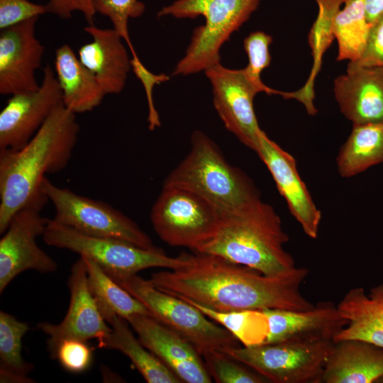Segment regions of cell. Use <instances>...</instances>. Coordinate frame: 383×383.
I'll return each instance as SVG.
<instances>
[{
    "instance_id": "37",
    "label": "cell",
    "mask_w": 383,
    "mask_h": 383,
    "mask_svg": "<svg viewBox=\"0 0 383 383\" xmlns=\"http://www.w3.org/2000/svg\"><path fill=\"white\" fill-rule=\"evenodd\" d=\"M350 63L383 67V15L371 24L367 42L360 60Z\"/></svg>"
},
{
    "instance_id": "17",
    "label": "cell",
    "mask_w": 383,
    "mask_h": 383,
    "mask_svg": "<svg viewBox=\"0 0 383 383\" xmlns=\"http://www.w3.org/2000/svg\"><path fill=\"white\" fill-rule=\"evenodd\" d=\"M271 173L291 214L311 238L318 237L321 213L301 179L293 156L263 131L255 151Z\"/></svg>"
},
{
    "instance_id": "26",
    "label": "cell",
    "mask_w": 383,
    "mask_h": 383,
    "mask_svg": "<svg viewBox=\"0 0 383 383\" xmlns=\"http://www.w3.org/2000/svg\"><path fill=\"white\" fill-rule=\"evenodd\" d=\"M343 177H351L383 163V121L353 124L336 158Z\"/></svg>"
},
{
    "instance_id": "15",
    "label": "cell",
    "mask_w": 383,
    "mask_h": 383,
    "mask_svg": "<svg viewBox=\"0 0 383 383\" xmlns=\"http://www.w3.org/2000/svg\"><path fill=\"white\" fill-rule=\"evenodd\" d=\"M38 18L0 32V94L13 95L36 90L35 71L40 67L45 47L35 33Z\"/></svg>"
},
{
    "instance_id": "22",
    "label": "cell",
    "mask_w": 383,
    "mask_h": 383,
    "mask_svg": "<svg viewBox=\"0 0 383 383\" xmlns=\"http://www.w3.org/2000/svg\"><path fill=\"white\" fill-rule=\"evenodd\" d=\"M337 306L347 325L333 341L358 339L383 348V284L366 293L362 287L350 289Z\"/></svg>"
},
{
    "instance_id": "6",
    "label": "cell",
    "mask_w": 383,
    "mask_h": 383,
    "mask_svg": "<svg viewBox=\"0 0 383 383\" xmlns=\"http://www.w3.org/2000/svg\"><path fill=\"white\" fill-rule=\"evenodd\" d=\"M42 237L48 245L94 260L113 279L152 267L176 270L187 264L184 252L170 257L157 247L145 249L118 238L87 235L53 219L48 220Z\"/></svg>"
},
{
    "instance_id": "12",
    "label": "cell",
    "mask_w": 383,
    "mask_h": 383,
    "mask_svg": "<svg viewBox=\"0 0 383 383\" xmlns=\"http://www.w3.org/2000/svg\"><path fill=\"white\" fill-rule=\"evenodd\" d=\"M204 72L211 84L213 106L226 128L255 151L263 132L254 109V99L259 90L243 69H230L219 62Z\"/></svg>"
},
{
    "instance_id": "13",
    "label": "cell",
    "mask_w": 383,
    "mask_h": 383,
    "mask_svg": "<svg viewBox=\"0 0 383 383\" xmlns=\"http://www.w3.org/2000/svg\"><path fill=\"white\" fill-rule=\"evenodd\" d=\"M62 102L55 71L47 64L39 87L11 95L1 111L0 150H16L23 148Z\"/></svg>"
},
{
    "instance_id": "25",
    "label": "cell",
    "mask_w": 383,
    "mask_h": 383,
    "mask_svg": "<svg viewBox=\"0 0 383 383\" xmlns=\"http://www.w3.org/2000/svg\"><path fill=\"white\" fill-rule=\"evenodd\" d=\"M346 1L314 0L318 6V13L308 35L313 57L312 67L305 84L294 91H285L283 96L286 99H293L302 104L311 116L317 113L313 104L315 80L321 70L323 55L335 39L333 19Z\"/></svg>"
},
{
    "instance_id": "31",
    "label": "cell",
    "mask_w": 383,
    "mask_h": 383,
    "mask_svg": "<svg viewBox=\"0 0 383 383\" xmlns=\"http://www.w3.org/2000/svg\"><path fill=\"white\" fill-rule=\"evenodd\" d=\"M206 367L218 383H267V379L222 350L202 355Z\"/></svg>"
},
{
    "instance_id": "2",
    "label": "cell",
    "mask_w": 383,
    "mask_h": 383,
    "mask_svg": "<svg viewBox=\"0 0 383 383\" xmlns=\"http://www.w3.org/2000/svg\"><path fill=\"white\" fill-rule=\"evenodd\" d=\"M76 114L60 104L23 148L0 150V233L15 213L43 192L46 174L61 172L78 140Z\"/></svg>"
},
{
    "instance_id": "38",
    "label": "cell",
    "mask_w": 383,
    "mask_h": 383,
    "mask_svg": "<svg viewBox=\"0 0 383 383\" xmlns=\"http://www.w3.org/2000/svg\"><path fill=\"white\" fill-rule=\"evenodd\" d=\"M48 13H52L61 19L67 20L74 12L83 14L88 24H93L96 11L93 0H48L45 4Z\"/></svg>"
},
{
    "instance_id": "29",
    "label": "cell",
    "mask_w": 383,
    "mask_h": 383,
    "mask_svg": "<svg viewBox=\"0 0 383 383\" xmlns=\"http://www.w3.org/2000/svg\"><path fill=\"white\" fill-rule=\"evenodd\" d=\"M29 329L27 323L0 311V382H35L28 377L33 365L21 355L22 338Z\"/></svg>"
},
{
    "instance_id": "7",
    "label": "cell",
    "mask_w": 383,
    "mask_h": 383,
    "mask_svg": "<svg viewBox=\"0 0 383 383\" xmlns=\"http://www.w3.org/2000/svg\"><path fill=\"white\" fill-rule=\"evenodd\" d=\"M140 301L153 318L191 343L203 355L239 347L238 339L190 303L156 288L137 274L113 279Z\"/></svg>"
},
{
    "instance_id": "27",
    "label": "cell",
    "mask_w": 383,
    "mask_h": 383,
    "mask_svg": "<svg viewBox=\"0 0 383 383\" xmlns=\"http://www.w3.org/2000/svg\"><path fill=\"white\" fill-rule=\"evenodd\" d=\"M81 257L86 265L89 288L101 314L114 313L126 320L135 314L153 318L140 301L124 289L96 262L88 257Z\"/></svg>"
},
{
    "instance_id": "14",
    "label": "cell",
    "mask_w": 383,
    "mask_h": 383,
    "mask_svg": "<svg viewBox=\"0 0 383 383\" xmlns=\"http://www.w3.org/2000/svg\"><path fill=\"white\" fill-rule=\"evenodd\" d=\"M67 284L70 299L63 320L57 324L41 322L37 325L49 337L48 348L52 357L64 340L87 341L95 338L99 343L111 330L89 288L87 267L82 257L71 267Z\"/></svg>"
},
{
    "instance_id": "33",
    "label": "cell",
    "mask_w": 383,
    "mask_h": 383,
    "mask_svg": "<svg viewBox=\"0 0 383 383\" xmlns=\"http://www.w3.org/2000/svg\"><path fill=\"white\" fill-rule=\"evenodd\" d=\"M93 6L96 13L109 18L113 28L128 44L132 56L137 55L130 38L128 21L143 14L145 4L140 0H93Z\"/></svg>"
},
{
    "instance_id": "28",
    "label": "cell",
    "mask_w": 383,
    "mask_h": 383,
    "mask_svg": "<svg viewBox=\"0 0 383 383\" xmlns=\"http://www.w3.org/2000/svg\"><path fill=\"white\" fill-rule=\"evenodd\" d=\"M333 26L338 45L337 60L355 62L360 60L371 28L363 0H347L336 13Z\"/></svg>"
},
{
    "instance_id": "23",
    "label": "cell",
    "mask_w": 383,
    "mask_h": 383,
    "mask_svg": "<svg viewBox=\"0 0 383 383\" xmlns=\"http://www.w3.org/2000/svg\"><path fill=\"white\" fill-rule=\"evenodd\" d=\"M54 68L62 104L67 109L82 113L101 104L106 94L69 45L56 49Z\"/></svg>"
},
{
    "instance_id": "24",
    "label": "cell",
    "mask_w": 383,
    "mask_h": 383,
    "mask_svg": "<svg viewBox=\"0 0 383 383\" xmlns=\"http://www.w3.org/2000/svg\"><path fill=\"white\" fill-rule=\"evenodd\" d=\"M111 332L98 346L116 350L126 355L148 383H181L182 381L133 335L129 323L110 313L102 314Z\"/></svg>"
},
{
    "instance_id": "5",
    "label": "cell",
    "mask_w": 383,
    "mask_h": 383,
    "mask_svg": "<svg viewBox=\"0 0 383 383\" xmlns=\"http://www.w3.org/2000/svg\"><path fill=\"white\" fill-rule=\"evenodd\" d=\"M261 0H175L163 6L157 17L195 18L205 23L192 33L184 57L173 75H189L205 71L220 62V50L231 35L257 10Z\"/></svg>"
},
{
    "instance_id": "18",
    "label": "cell",
    "mask_w": 383,
    "mask_h": 383,
    "mask_svg": "<svg viewBox=\"0 0 383 383\" xmlns=\"http://www.w3.org/2000/svg\"><path fill=\"white\" fill-rule=\"evenodd\" d=\"M261 311L267 318L269 328L263 343L333 340L348 323L337 305L330 301H319L306 311Z\"/></svg>"
},
{
    "instance_id": "10",
    "label": "cell",
    "mask_w": 383,
    "mask_h": 383,
    "mask_svg": "<svg viewBox=\"0 0 383 383\" xmlns=\"http://www.w3.org/2000/svg\"><path fill=\"white\" fill-rule=\"evenodd\" d=\"M333 340L285 341L224 352L273 383H321Z\"/></svg>"
},
{
    "instance_id": "34",
    "label": "cell",
    "mask_w": 383,
    "mask_h": 383,
    "mask_svg": "<svg viewBox=\"0 0 383 383\" xmlns=\"http://www.w3.org/2000/svg\"><path fill=\"white\" fill-rule=\"evenodd\" d=\"M86 342L77 339L64 340L58 345L52 357L70 372H83L89 367L93 359L92 348Z\"/></svg>"
},
{
    "instance_id": "1",
    "label": "cell",
    "mask_w": 383,
    "mask_h": 383,
    "mask_svg": "<svg viewBox=\"0 0 383 383\" xmlns=\"http://www.w3.org/2000/svg\"><path fill=\"white\" fill-rule=\"evenodd\" d=\"M187 264L153 273L158 289L221 311L278 309L306 311L314 304L300 291L309 270L296 267L280 275H267L215 255L184 252Z\"/></svg>"
},
{
    "instance_id": "32",
    "label": "cell",
    "mask_w": 383,
    "mask_h": 383,
    "mask_svg": "<svg viewBox=\"0 0 383 383\" xmlns=\"http://www.w3.org/2000/svg\"><path fill=\"white\" fill-rule=\"evenodd\" d=\"M272 43V36L263 31L250 33L243 40L244 50L248 60L243 71L260 92L282 96L283 91L267 87L261 79L262 72L270 66L272 60L270 52Z\"/></svg>"
},
{
    "instance_id": "16",
    "label": "cell",
    "mask_w": 383,
    "mask_h": 383,
    "mask_svg": "<svg viewBox=\"0 0 383 383\" xmlns=\"http://www.w3.org/2000/svg\"><path fill=\"white\" fill-rule=\"evenodd\" d=\"M127 321L141 343L182 382H212L202 356L185 338L151 316L135 314Z\"/></svg>"
},
{
    "instance_id": "21",
    "label": "cell",
    "mask_w": 383,
    "mask_h": 383,
    "mask_svg": "<svg viewBox=\"0 0 383 383\" xmlns=\"http://www.w3.org/2000/svg\"><path fill=\"white\" fill-rule=\"evenodd\" d=\"M383 382V348L358 339L333 343L321 383Z\"/></svg>"
},
{
    "instance_id": "36",
    "label": "cell",
    "mask_w": 383,
    "mask_h": 383,
    "mask_svg": "<svg viewBox=\"0 0 383 383\" xmlns=\"http://www.w3.org/2000/svg\"><path fill=\"white\" fill-rule=\"evenodd\" d=\"M131 70L136 77L141 82L145 91L148 107V128L150 131L160 126L159 114L155 107L152 98V89L155 84L169 80L170 77L165 74H155L149 71L142 63L138 56H132Z\"/></svg>"
},
{
    "instance_id": "9",
    "label": "cell",
    "mask_w": 383,
    "mask_h": 383,
    "mask_svg": "<svg viewBox=\"0 0 383 383\" xmlns=\"http://www.w3.org/2000/svg\"><path fill=\"white\" fill-rule=\"evenodd\" d=\"M41 189L55 209L56 222L87 235L118 238L145 249L156 248L135 222L110 204L60 187L47 177Z\"/></svg>"
},
{
    "instance_id": "39",
    "label": "cell",
    "mask_w": 383,
    "mask_h": 383,
    "mask_svg": "<svg viewBox=\"0 0 383 383\" xmlns=\"http://www.w3.org/2000/svg\"><path fill=\"white\" fill-rule=\"evenodd\" d=\"M367 21L372 24L383 15V0H363Z\"/></svg>"
},
{
    "instance_id": "20",
    "label": "cell",
    "mask_w": 383,
    "mask_h": 383,
    "mask_svg": "<svg viewBox=\"0 0 383 383\" xmlns=\"http://www.w3.org/2000/svg\"><path fill=\"white\" fill-rule=\"evenodd\" d=\"M84 30L91 41L79 48L77 57L93 74L106 94H118L124 89L131 63L123 39L113 28L88 24Z\"/></svg>"
},
{
    "instance_id": "8",
    "label": "cell",
    "mask_w": 383,
    "mask_h": 383,
    "mask_svg": "<svg viewBox=\"0 0 383 383\" xmlns=\"http://www.w3.org/2000/svg\"><path fill=\"white\" fill-rule=\"evenodd\" d=\"M222 213L199 194L163 184L150 211L152 227L167 244L199 250L215 235Z\"/></svg>"
},
{
    "instance_id": "4",
    "label": "cell",
    "mask_w": 383,
    "mask_h": 383,
    "mask_svg": "<svg viewBox=\"0 0 383 383\" xmlns=\"http://www.w3.org/2000/svg\"><path fill=\"white\" fill-rule=\"evenodd\" d=\"M191 144L188 155L170 172L163 184L199 194L222 214L237 211L260 197L251 179L229 164L208 135L195 131Z\"/></svg>"
},
{
    "instance_id": "19",
    "label": "cell",
    "mask_w": 383,
    "mask_h": 383,
    "mask_svg": "<svg viewBox=\"0 0 383 383\" xmlns=\"http://www.w3.org/2000/svg\"><path fill=\"white\" fill-rule=\"evenodd\" d=\"M333 93L353 125L383 121V67L348 62L334 80Z\"/></svg>"
},
{
    "instance_id": "3",
    "label": "cell",
    "mask_w": 383,
    "mask_h": 383,
    "mask_svg": "<svg viewBox=\"0 0 383 383\" xmlns=\"http://www.w3.org/2000/svg\"><path fill=\"white\" fill-rule=\"evenodd\" d=\"M289 240L279 215L258 197L222 214L215 235L195 252L220 256L267 275H280L296 267L284 247Z\"/></svg>"
},
{
    "instance_id": "30",
    "label": "cell",
    "mask_w": 383,
    "mask_h": 383,
    "mask_svg": "<svg viewBox=\"0 0 383 383\" xmlns=\"http://www.w3.org/2000/svg\"><path fill=\"white\" fill-rule=\"evenodd\" d=\"M199 309L209 318L225 328L243 346H251L265 342L269 328L267 318L261 310L221 311L192 300L182 299Z\"/></svg>"
},
{
    "instance_id": "35",
    "label": "cell",
    "mask_w": 383,
    "mask_h": 383,
    "mask_svg": "<svg viewBox=\"0 0 383 383\" xmlns=\"http://www.w3.org/2000/svg\"><path fill=\"white\" fill-rule=\"evenodd\" d=\"M48 13L46 5L29 0H0V30Z\"/></svg>"
},
{
    "instance_id": "11",
    "label": "cell",
    "mask_w": 383,
    "mask_h": 383,
    "mask_svg": "<svg viewBox=\"0 0 383 383\" xmlns=\"http://www.w3.org/2000/svg\"><path fill=\"white\" fill-rule=\"evenodd\" d=\"M48 199L44 192L36 195L11 219L0 240V294L18 274L26 270L52 273L55 260L36 241L42 236L48 220L40 213Z\"/></svg>"
}]
</instances>
